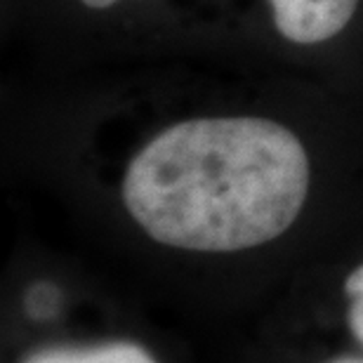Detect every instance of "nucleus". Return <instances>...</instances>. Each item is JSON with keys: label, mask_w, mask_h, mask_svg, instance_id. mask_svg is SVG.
<instances>
[{"label": "nucleus", "mask_w": 363, "mask_h": 363, "mask_svg": "<svg viewBox=\"0 0 363 363\" xmlns=\"http://www.w3.org/2000/svg\"><path fill=\"white\" fill-rule=\"evenodd\" d=\"M257 60L363 99V0H250Z\"/></svg>", "instance_id": "nucleus-3"}, {"label": "nucleus", "mask_w": 363, "mask_h": 363, "mask_svg": "<svg viewBox=\"0 0 363 363\" xmlns=\"http://www.w3.org/2000/svg\"><path fill=\"white\" fill-rule=\"evenodd\" d=\"M21 71H81L182 57H250V0H0Z\"/></svg>", "instance_id": "nucleus-2"}, {"label": "nucleus", "mask_w": 363, "mask_h": 363, "mask_svg": "<svg viewBox=\"0 0 363 363\" xmlns=\"http://www.w3.org/2000/svg\"><path fill=\"white\" fill-rule=\"evenodd\" d=\"M328 363H363V359H357V357H342V359H333Z\"/></svg>", "instance_id": "nucleus-6"}, {"label": "nucleus", "mask_w": 363, "mask_h": 363, "mask_svg": "<svg viewBox=\"0 0 363 363\" xmlns=\"http://www.w3.org/2000/svg\"><path fill=\"white\" fill-rule=\"evenodd\" d=\"M345 295L350 297V328L354 333V337L363 345V262H359L354 269L347 274L345 279Z\"/></svg>", "instance_id": "nucleus-5"}, {"label": "nucleus", "mask_w": 363, "mask_h": 363, "mask_svg": "<svg viewBox=\"0 0 363 363\" xmlns=\"http://www.w3.org/2000/svg\"><path fill=\"white\" fill-rule=\"evenodd\" d=\"M21 363H156L154 357L133 342H108L94 347H48Z\"/></svg>", "instance_id": "nucleus-4"}, {"label": "nucleus", "mask_w": 363, "mask_h": 363, "mask_svg": "<svg viewBox=\"0 0 363 363\" xmlns=\"http://www.w3.org/2000/svg\"><path fill=\"white\" fill-rule=\"evenodd\" d=\"M3 116L31 142L116 158L123 217L156 248L238 257L293 236L323 168L363 154V99L250 57L17 71Z\"/></svg>", "instance_id": "nucleus-1"}]
</instances>
